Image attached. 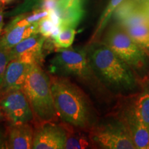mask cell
<instances>
[{
    "mask_svg": "<svg viewBox=\"0 0 149 149\" xmlns=\"http://www.w3.org/2000/svg\"><path fill=\"white\" fill-rule=\"evenodd\" d=\"M51 91L58 117L79 129H90L94 115L88 98L75 84L63 77H52Z\"/></svg>",
    "mask_w": 149,
    "mask_h": 149,
    "instance_id": "obj_1",
    "label": "cell"
},
{
    "mask_svg": "<svg viewBox=\"0 0 149 149\" xmlns=\"http://www.w3.org/2000/svg\"><path fill=\"white\" fill-rule=\"evenodd\" d=\"M91 67L100 79L120 89H132L136 79L134 70L104 42L98 41L86 48Z\"/></svg>",
    "mask_w": 149,
    "mask_h": 149,
    "instance_id": "obj_2",
    "label": "cell"
},
{
    "mask_svg": "<svg viewBox=\"0 0 149 149\" xmlns=\"http://www.w3.org/2000/svg\"><path fill=\"white\" fill-rule=\"evenodd\" d=\"M24 93L40 124L54 122L58 117L51 91V80L39 64H32L24 83Z\"/></svg>",
    "mask_w": 149,
    "mask_h": 149,
    "instance_id": "obj_3",
    "label": "cell"
},
{
    "mask_svg": "<svg viewBox=\"0 0 149 149\" xmlns=\"http://www.w3.org/2000/svg\"><path fill=\"white\" fill-rule=\"evenodd\" d=\"M57 52L51 64L54 73L73 76L88 83L98 80L89 63L86 48H58Z\"/></svg>",
    "mask_w": 149,
    "mask_h": 149,
    "instance_id": "obj_4",
    "label": "cell"
},
{
    "mask_svg": "<svg viewBox=\"0 0 149 149\" xmlns=\"http://www.w3.org/2000/svg\"><path fill=\"white\" fill-rule=\"evenodd\" d=\"M133 70H142L146 66L148 56L118 24L113 26L104 42Z\"/></svg>",
    "mask_w": 149,
    "mask_h": 149,
    "instance_id": "obj_5",
    "label": "cell"
},
{
    "mask_svg": "<svg viewBox=\"0 0 149 149\" xmlns=\"http://www.w3.org/2000/svg\"><path fill=\"white\" fill-rule=\"evenodd\" d=\"M89 137L94 146L102 148H136L129 132L122 121L93 125L89 130Z\"/></svg>",
    "mask_w": 149,
    "mask_h": 149,
    "instance_id": "obj_6",
    "label": "cell"
},
{
    "mask_svg": "<svg viewBox=\"0 0 149 149\" xmlns=\"http://www.w3.org/2000/svg\"><path fill=\"white\" fill-rule=\"evenodd\" d=\"M0 107L10 124L29 123L34 120V114L23 90H15L1 96Z\"/></svg>",
    "mask_w": 149,
    "mask_h": 149,
    "instance_id": "obj_7",
    "label": "cell"
},
{
    "mask_svg": "<svg viewBox=\"0 0 149 149\" xmlns=\"http://www.w3.org/2000/svg\"><path fill=\"white\" fill-rule=\"evenodd\" d=\"M46 40L42 34L37 33L22 40L10 50L11 60L17 59L31 65H40L44 59L43 49Z\"/></svg>",
    "mask_w": 149,
    "mask_h": 149,
    "instance_id": "obj_8",
    "label": "cell"
},
{
    "mask_svg": "<svg viewBox=\"0 0 149 149\" xmlns=\"http://www.w3.org/2000/svg\"><path fill=\"white\" fill-rule=\"evenodd\" d=\"M66 135L65 125H58L53 122L42 123L34 132L33 148H64Z\"/></svg>",
    "mask_w": 149,
    "mask_h": 149,
    "instance_id": "obj_9",
    "label": "cell"
},
{
    "mask_svg": "<svg viewBox=\"0 0 149 149\" xmlns=\"http://www.w3.org/2000/svg\"><path fill=\"white\" fill-rule=\"evenodd\" d=\"M86 0H59L55 11L59 18V28L75 29L84 15Z\"/></svg>",
    "mask_w": 149,
    "mask_h": 149,
    "instance_id": "obj_10",
    "label": "cell"
},
{
    "mask_svg": "<svg viewBox=\"0 0 149 149\" xmlns=\"http://www.w3.org/2000/svg\"><path fill=\"white\" fill-rule=\"evenodd\" d=\"M31 66L17 59H12L8 63L0 86V96L10 91L22 90Z\"/></svg>",
    "mask_w": 149,
    "mask_h": 149,
    "instance_id": "obj_11",
    "label": "cell"
},
{
    "mask_svg": "<svg viewBox=\"0 0 149 149\" xmlns=\"http://www.w3.org/2000/svg\"><path fill=\"white\" fill-rule=\"evenodd\" d=\"M34 132L29 123L10 124L5 143L6 148H33Z\"/></svg>",
    "mask_w": 149,
    "mask_h": 149,
    "instance_id": "obj_12",
    "label": "cell"
},
{
    "mask_svg": "<svg viewBox=\"0 0 149 149\" xmlns=\"http://www.w3.org/2000/svg\"><path fill=\"white\" fill-rule=\"evenodd\" d=\"M122 121L127 128L136 148L146 149L149 144V129L139 120L133 107L126 111Z\"/></svg>",
    "mask_w": 149,
    "mask_h": 149,
    "instance_id": "obj_13",
    "label": "cell"
},
{
    "mask_svg": "<svg viewBox=\"0 0 149 149\" xmlns=\"http://www.w3.org/2000/svg\"><path fill=\"white\" fill-rule=\"evenodd\" d=\"M3 32L0 44L8 50L31 35L40 33L38 22L27 26L7 25Z\"/></svg>",
    "mask_w": 149,
    "mask_h": 149,
    "instance_id": "obj_14",
    "label": "cell"
},
{
    "mask_svg": "<svg viewBox=\"0 0 149 149\" xmlns=\"http://www.w3.org/2000/svg\"><path fill=\"white\" fill-rule=\"evenodd\" d=\"M124 29L149 57V26L137 24Z\"/></svg>",
    "mask_w": 149,
    "mask_h": 149,
    "instance_id": "obj_15",
    "label": "cell"
},
{
    "mask_svg": "<svg viewBox=\"0 0 149 149\" xmlns=\"http://www.w3.org/2000/svg\"><path fill=\"white\" fill-rule=\"evenodd\" d=\"M66 124V123H65ZM70 125V124H69ZM66 139L65 141L64 148L66 149H80L88 148L93 146L94 144L91 141L90 137L79 131H74L70 129L69 127H66Z\"/></svg>",
    "mask_w": 149,
    "mask_h": 149,
    "instance_id": "obj_16",
    "label": "cell"
},
{
    "mask_svg": "<svg viewBox=\"0 0 149 149\" xmlns=\"http://www.w3.org/2000/svg\"><path fill=\"white\" fill-rule=\"evenodd\" d=\"M124 0H111L109 1V4L107 5V8L102 13L101 17H100V20H99L97 25L95 29V31L93 33L91 37V40H89L88 44L98 41L99 37H100L102 33L103 32L104 29L107 26V24L109 23L110 19L113 16V13L116 10L117 7L120 5Z\"/></svg>",
    "mask_w": 149,
    "mask_h": 149,
    "instance_id": "obj_17",
    "label": "cell"
},
{
    "mask_svg": "<svg viewBox=\"0 0 149 149\" xmlns=\"http://www.w3.org/2000/svg\"><path fill=\"white\" fill-rule=\"evenodd\" d=\"M133 107L139 120L149 129V92L140 95L133 104Z\"/></svg>",
    "mask_w": 149,
    "mask_h": 149,
    "instance_id": "obj_18",
    "label": "cell"
},
{
    "mask_svg": "<svg viewBox=\"0 0 149 149\" xmlns=\"http://www.w3.org/2000/svg\"><path fill=\"white\" fill-rule=\"evenodd\" d=\"M76 33L75 29L73 28L61 29L57 35L52 37L54 46L57 49L70 47L73 43Z\"/></svg>",
    "mask_w": 149,
    "mask_h": 149,
    "instance_id": "obj_19",
    "label": "cell"
},
{
    "mask_svg": "<svg viewBox=\"0 0 149 149\" xmlns=\"http://www.w3.org/2000/svg\"><path fill=\"white\" fill-rule=\"evenodd\" d=\"M38 24L40 33L47 39L49 37L52 38L60 31L58 26L53 22V20L50 17L49 15L41 19L38 22Z\"/></svg>",
    "mask_w": 149,
    "mask_h": 149,
    "instance_id": "obj_20",
    "label": "cell"
},
{
    "mask_svg": "<svg viewBox=\"0 0 149 149\" xmlns=\"http://www.w3.org/2000/svg\"><path fill=\"white\" fill-rule=\"evenodd\" d=\"M44 0H24L23 2L13 10L7 13L6 16L13 17L40 8Z\"/></svg>",
    "mask_w": 149,
    "mask_h": 149,
    "instance_id": "obj_21",
    "label": "cell"
},
{
    "mask_svg": "<svg viewBox=\"0 0 149 149\" xmlns=\"http://www.w3.org/2000/svg\"><path fill=\"white\" fill-rule=\"evenodd\" d=\"M10 61V50L6 48L0 44V86L3 81L6 70Z\"/></svg>",
    "mask_w": 149,
    "mask_h": 149,
    "instance_id": "obj_22",
    "label": "cell"
},
{
    "mask_svg": "<svg viewBox=\"0 0 149 149\" xmlns=\"http://www.w3.org/2000/svg\"><path fill=\"white\" fill-rule=\"evenodd\" d=\"M139 8L146 15L149 22V0H138Z\"/></svg>",
    "mask_w": 149,
    "mask_h": 149,
    "instance_id": "obj_23",
    "label": "cell"
},
{
    "mask_svg": "<svg viewBox=\"0 0 149 149\" xmlns=\"http://www.w3.org/2000/svg\"><path fill=\"white\" fill-rule=\"evenodd\" d=\"M2 6V3L0 2V35L2 34L3 31V26H4V22H3L4 13H3Z\"/></svg>",
    "mask_w": 149,
    "mask_h": 149,
    "instance_id": "obj_24",
    "label": "cell"
},
{
    "mask_svg": "<svg viewBox=\"0 0 149 149\" xmlns=\"http://www.w3.org/2000/svg\"><path fill=\"white\" fill-rule=\"evenodd\" d=\"M5 143H6V141H4V137H3L2 132H1V130H0V148H6Z\"/></svg>",
    "mask_w": 149,
    "mask_h": 149,
    "instance_id": "obj_25",
    "label": "cell"
},
{
    "mask_svg": "<svg viewBox=\"0 0 149 149\" xmlns=\"http://www.w3.org/2000/svg\"><path fill=\"white\" fill-rule=\"evenodd\" d=\"M5 115H4V113H3L2 109H1V107H0V122H1V121L4 120L5 119Z\"/></svg>",
    "mask_w": 149,
    "mask_h": 149,
    "instance_id": "obj_26",
    "label": "cell"
},
{
    "mask_svg": "<svg viewBox=\"0 0 149 149\" xmlns=\"http://www.w3.org/2000/svg\"><path fill=\"white\" fill-rule=\"evenodd\" d=\"M14 0H0V2L2 3L3 5H6V4H8L11 2H13Z\"/></svg>",
    "mask_w": 149,
    "mask_h": 149,
    "instance_id": "obj_27",
    "label": "cell"
},
{
    "mask_svg": "<svg viewBox=\"0 0 149 149\" xmlns=\"http://www.w3.org/2000/svg\"><path fill=\"white\" fill-rule=\"evenodd\" d=\"M145 81H146L147 83H148L149 84V72H148V77H147L146 79H145Z\"/></svg>",
    "mask_w": 149,
    "mask_h": 149,
    "instance_id": "obj_28",
    "label": "cell"
},
{
    "mask_svg": "<svg viewBox=\"0 0 149 149\" xmlns=\"http://www.w3.org/2000/svg\"><path fill=\"white\" fill-rule=\"evenodd\" d=\"M146 149H149V144H148V147H147V148Z\"/></svg>",
    "mask_w": 149,
    "mask_h": 149,
    "instance_id": "obj_29",
    "label": "cell"
}]
</instances>
